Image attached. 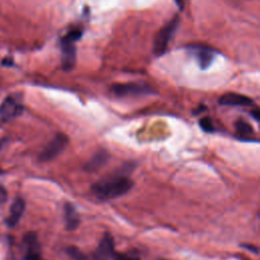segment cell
I'll use <instances>...</instances> for the list:
<instances>
[{"instance_id":"obj_1","label":"cell","mask_w":260,"mask_h":260,"mask_svg":"<svg viewBox=\"0 0 260 260\" xmlns=\"http://www.w3.org/2000/svg\"><path fill=\"white\" fill-rule=\"evenodd\" d=\"M133 187V181L129 176L119 173L116 175H110L96 182L92 191L95 196L100 200L115 199L126 194Z\"/></svg>"},{"instance_id":"obj_2","label":"cell","mask_w":260,"mask_h":260,"mask_svg":"<svg viewBox=\"0 0 260 260\" xmlns=\"http://www.w3.org/2000/svg\"><path fill=\"white\" fill-rule=\"evenodd\" d=\"M179 24H180V18L178 15H175L173 20L161 29L154 42V54L156 56L159 57L167 51L169 43L179 28Z\"/></svg>"},{"instance_id":"obj_3","label":"cell","mask_w":260,"mask_h":260,"mask_svg":"<svg viewBox=\"0 0 260 260\" xmlns=\"http://www.w3.org/2000/svg\"><path fill=\"white\" fill-rule=\"evenodd\" d=\"M68 144V137L63 134L58 133L54 136V138L49 142L45 149L39 156V161L41 162H50L60 156Z\"/></svg>"},{"instance_id":"obj_4","label":"cell","mask_w":260,"mask_h":260,"mask_svg":"<svg viewBox=\"0 0 260 260\" xmlns=\"http://www.w3.org/2000/svg\"><path fill=\"white\" fill-rule=\"evenodd\" d=\"M115 243L110 233H105L97 250L89 257V260H110L114 256Z\"/></svg>"},{"instance_id":"obj_5","label":"cell","mask_w":260,"mask_h":260,"mask_svg":"<svg viewBox=\"0 0 260 260\" xmlns=\"http://www.w3.org/2000/svg\"><path fill=\"white\" fill-rule=\"evenodd\" d=\"M112 93L117 97H132V96H141L152 93L151 89H149L144 85L135 84V83H128V84H116L111 89Z\"/></svg>"},{"instance_id":"obj_6","label":"cell","mask_w":260,"mask_h":260,"mask_svg":"<svg viewBox=\"0 0 260 260\" xmlns=\"http://www.w3.org/2000/svg\"><path fill=\"white\" fill-rule=\"evenodd\" d=\"M22 112L23 106L13 97H7L0 105V119L3 122H8L20 116Z\"/></svg>"},{"instance_id":"obj_7","label":"cell","mask_w":260,"mask_h":260,"mask_svg":"<svg viewBox=\"0 0 260 260\" xmlns=\"http://www.w3.org/2000/svg\"><path fill=\"white\" fill-rule=\"evenodd\" d=\"M188 50L196 58L201 69H206L213 63L215 58V52L211 48L203 45H192L188 47Z\"/></svg>"},{"instance_id":"obj_8","label":"cell","mask_w":260,"mask_h":260,"mask_svg":"<svg viewBox=\"0 0 260 260\" xmlns=\"http://www.w3.org/2000/svg\"><path fill=\"white\" fill-rule=\"evenodd\" d=\"M219 104L231 107H249L254 105V101L247 96L236 93H227L220 98Z\"/></svg>"},{"instance_id":"obj_9","label":"cell","mask_w":260,"mask_h":260,"mask_svg":"<svg viewBox=\"0 0 260 260\" xmlns=\"http://www.w3.org/2000/svg\"><path fill=\"white\" fill-rule=\"evenodd\" d=\"M61 50H62V67L63 70L69 71L73 68L76 58V49L74 43L62 41L61 40Z\"/></svg>"},{"instance_id":"obj_10","label":"cell","mask_w":260,"mask_h":260,"mask_svg":"<svg viewBox=\"0 0 260 260\" xmlns=\"http://www.w3.org/2000/svg\"><path fill=\"white\" fill-rule=\"evenodd\" d=\"M64 222L65 229L69 232L75 231L80 225V217L73 204L66 202L64 204Z\"/></svg>"},{"instance_id":"obj_11","label":"cell","mask_w":260,"mask_h":260,"mask_svg":"<svg viewBox=\"0 0 260 260\" xmlns=\"http://www.w3.org/2000/svg\"><path fill=\"white\" fill-rule=\"evenodd\" d=\"M110 159V156L107 151H99L92 159L88 161L85 165V169L89 172H96L98 170L102 169Z\"/></svg>"},{"instance_id":"obj_12","label":"cell","mask_w":260,"mask_h":260,"mask_svg":"<svg viewBox=\"0 0 260 260\" xmlns=\"http://www.w3.org/2000/svg\"><path fill=\"white\" fill-rule=\"evenodd\" d=\"M25 207H26V203L22 198H18V199L14 200V202L12 203V205L10 207L9 217L6 220V223L9 227H14V226L18 225V223L20 222V220L23 217Z\"/></svg>"},{"instance_id":"obj_13","label":"cell","mask_w":260,"mask_h":260,"mask_svg":"<svg viewBox=\"0 0 260 260\" xmlns=\"http://www.w3.org/2000/svg\"><path fill=\"white\" fill-rule=\"evenodd\" d=\"M235 127H236L237 134L241 136L242 139H247L248 137L254 134L253 127L248 122L244 121V120H238L235 124Z\"/></svg>"},{"instance_id":"obj_14","label":"cell","mask_w":260,"mask_h":260,"mask_svg":"<svg viewBox=\"0 0 260 260\" xmlns=\"http://www.w3.org/2000/svg\"><path fill=\"white\" fill-rule=\"evenodd\" d=\"M24 244L26 247V253L28 252H40V244L38 242L37 235L32 232L26 234L24 237Z\"/></svg>"},{"instance_id":"obj_15","label":"cell","mask_w":260,"mask_h":260,"mask_svg":"<svg viewBox=\"0 0 260 260\" xmlns=\"http://www.w3.org/2000/svg\"><path fill=\"white\" fill-rule=\"evenodd\" d=\"M81 36H83V31H81L80 29H73L70 32H68L67 34L65 35L61 40L75 43L76 41H78L81 38Z\"/></svg>"},{"instance_id":"obj_16","label":"cell","mask_w":260,"mask_h":260,"mask_svg":"<svg viewBox=\"0 0 260 260\" xmlns=\"http://www.w3.org/2000/svg\"><path fill=\"white\" fill-rule=\"evenodd\" d=\"M70 257L74 260H89V256L84 254L80 250H78L76 247H69L67 250Z\"/></svg>"},{"instance_id":"obj_17","label":"cell","mask_w":260,"mask_h":260,"mask_svg":"<svg viewBox=\"0 0 260 260\" xmlns=\"http://www.w3.org/2000/svg\"><path fill=\"white\" fill-rule=\"evenodd\" d=\"M199 125L204 130L205 132H213L214 130H215L213 121H211V119H209L208 117L201 118L200 121H199Z\"/></svg>"},{"instance_id":"obj_18","label":"cell","mask_w":260,"mask_h":260,"mask_svg":"<svg viewBox=\"0 0 260 260\" xmlns=\"http://www.w3.org/2000/svg\"><path fill=\"white\" fill-rule=\"evenodd\" d=\"M115 260H140L138 256L132 255L131 253H122L115 256Z\"/></svg>"},{"instance_id":"obj_19","label":"cell","mask_w":260,"mask_h":260,"mask_svg":"<svg viewBox=\"0 0 260 260\" xmlns=\"http://www.w3.org/2000/svg\"><path fill=\"white\" fill-rule=\"evenodd\" d=\"M6 198H7V193H6V190L0 186V204H2L6 201Z\"/></svg>"},{"instance_id":"obj_20","label":"cell","mask_w":260,"mask_h":260,"mask_svg":"<svg viewBox=\"0 0 260 260\" xmlns=\"http://www.w3.org/2000/svg\"><path fill=\"white\" fill-rule=\"evenodd\" d=\"M1 64L3 65V66H12V65H13V60H12V58H10V57H5V58L2 60Z\"/></svg>"},{"instance_id":"obj_21","label":"cell","mask_w":260,"mask_h":260,"mask_svg":"<svg viewBox=\"0 0 260 260\" xmlns=\"http://www.w3.org/2000/svg\"><path fill=\"white\" fill-rule=\"evenodd\" d=\"M7 142H8V139H7V138H2V139H0V152L2 151V149H3L4 146L6 145Z\"/></svg>"},{"instance_id":"obj_22","label":"cell","mask_w":260,"mask_h":260,"mask_svg":"<svg viewBox=\"0 0 260 260\" xmlns=\"http://www.w3.org/2000/svg\"><path fill=\"white\" fill-rule=\"evenodd\" d=\"M252 115H254V118L256 120H258L259 119V112H258V110H256L255 112H252Z\"/></svg>"},{"instance_id":"obj_23","label":"cell","mask_w":260,"mask_h":260,"mask_svg":"<svg viewBox=\"0 0 260 260\" xmlns=\"http://www.w3.org/2000/svg\"><path fill=\"white\" fill-rule=\"evenodd\" d=\"M176 2H177V4H178L179 6H180L181 8L183 7V0H176Z\"/></svg>"},{"instance_id":"obj_24","label":"cell","mask_w":260,"mask_h":260,"mask_svg":"<svg viewBox=\"0 0 260 260\" xmlns=\"http://www.w3.org/2000/svg\"><path fill=\"white\" fill-rule=\"evenodd\" d=\"M160 260H167V259H160Z\"/></svg>"},{"instance_id":"obj_25","label":"cell","mask_w":260,"mask_h":260,"mask_svg":"<svg viewBox=\"0 0 260 260\" xmlns=\"http://www.w3.org/2000/svg\"><path fill=\"white\" fill-rule=\"evenodd\" d=\"M1 172H2V171H1V170H0V173H1Z\"/></svg>"}]
</instances>
